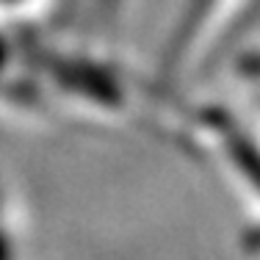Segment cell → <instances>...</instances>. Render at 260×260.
Segmentation results:
<instances>
[{
  "mask_svg": "<svg viewBox=\"0 0 260 260\" xmlns=\"http://www.w3.org/2000/svg\"><path fill=\"white\" fill-rule=\"evenodd\" d=\"M0 260H17V246H14V238L11 233L0 224Z\"/></svg>",
  "mask_w": 260,
  "mask_h": 260,
  "instance_id": "obj_1",
  "label": "cell"
}]
</instances>
